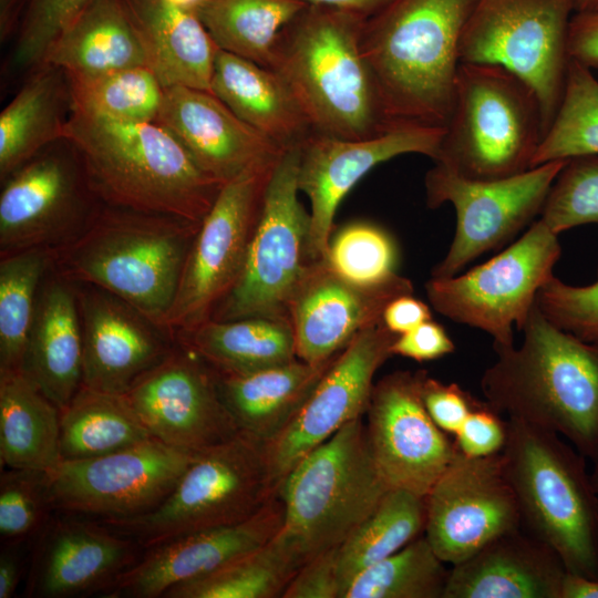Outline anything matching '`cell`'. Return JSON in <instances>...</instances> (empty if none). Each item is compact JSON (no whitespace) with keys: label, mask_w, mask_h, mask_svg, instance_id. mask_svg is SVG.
Returning <instances> with one entry per match:
<instances>
[{"label":"cell","mask_w":598,"mask_h":598,"mask_svg":"<svg viewBox=\"0 0 598 598\" xmlns=\"http://www.w3.org/2000/svg\"><path fill=\"white\" fill-rule=\"evenodd\" d=\"M476 0H391L364 21L361 49L389 126L445 127L460 41Z\"/></svg>","instance_id":"obj_1"},{"label":"cell","mask_w":598,"mask_h":598,"mask_svg":"<svg viewBox=\"0 0 598 598\" xmlns=\"http://www.w3.org/2000/svg\"><path fill=\"white\" fill-rule=\"evenodd\" d=\"M520 347L494 349L481 378L485 402L506 414L565 436L586 458H598V341L553 324L535 305Z\"/></svg>","instance_id":"obj_2"},{"label":"cell","mask_w":598,"mask_h":598,"mask_svg":"<svg viewBox=\"0 0 598 598\" xmlns=\"http://www.w3.org/2000/svg\"><path fill=\"white\" fill-rule=\"evenodd\" d=\"M64 138L104 205L202 223L221 183L157 122H114L71 111Z\"/></svg>","instance_id":"obj_3"},{"label":"cell","mask_w":598,"mask_h":598,"mask_svg":"<svg viewBox=\"0 0 598 598\" xmlns=\"http://www.w3.org/2000/svg\"><path fill=\"white\" fill-rule=\"evenodd\" d=\"M365 20L307 4L276 40L269 69L288 84L316 133L353 140L392 130L361 49Z\"/></svg>","instance_id":"obj_4"},{"label":"cell","mask_w":598,"mask_h":598,"mask_svg":"<svg viewBox=\"0 0 598 598\" xmlns=\"http://www.w3.org/2000/svg\"><path fill=\"white\" fill-rule=\"evenodd\" d=\"M199 226L101 204L84 230L54 250L53 265L68 281L101 288L166 328Z\"/></svg>","instance_id":"obj_5"},{"label":"cell","mask_w":598,"mask_h":598,"mask_svg":"<svg viewBox=\"0 0 598 598\" xmlns=\"http://www.w3.org/2000/svg\"><path fill=\"white\" fill-rule=\"evenodd\" d=\"M501 455L522 527L568 573L598 579V494L586 457L557 433L515 417H507Z\"/></svg>","instance_id":"obj_6"},{"label":"cell","mask_w":598,"mask_h":598,"mask_svg":"<svg viewBox=\"0 0 598 598\" xmlns=\"http://www.w3.org/2000/svg\"><path fill=\"white\" fill-rule=\"evenodd\" d=\"M545 133L540 102L524 79L499 64L461 62L434 163L468 179L511 177L533 167Z\"/></svg>","instance_id":"obj_7"},{"label":"cell","mask_w":598,"mask_h":598,"mask_svg":"<svg viewBox=\"0 0 598 598\" xmlns=\"http://www.w3.org/2000/svg\"><path fill=\"white\" fill-rule=\"evenodd\" d=\"M390 489L362 417L307 454L285 477L279 496L285 520L277 536L302 566L340 546Z\"/></svg>","instance_id":"obj_8"},{"label":"cell","mask_w":598,"mask_h":598,"mask_svg":"<svg viewBox=\"0 0 598 598\" xmlns=\"http://www.w3.org/2000/svg\"><path fill=\"white\" fill-rule=\"evenodd\" d=\"M276 495L267 443L238 432L199 452L153 511L128 519L99 522L145 549L189 533L244 522Z\"/></svg>","instance_id":"obj_9"},{"label":"cell","mask_w":598,"mask_h":598,"mask_svg":"<svg viewBox=\"0 0 598 598\" xmlns=\"http://www.w3.org/2000/svg\"><path fill=\"white\" fill-rule=\"evenodd\" d=\"M576 10L577 0H476L460 61L499 64L524 79L538 96L547 132L564 94Z\"/></svg>","instance_id":"obj_10"},{"label":"cell","mask_w":598,"mask_h":598,"mask_svg":"<svg viewBox=\"0 0 598 598\" xmlns=\"http://www.w3.org/2000/svg\"><path fill=\"white\" fill-rule=\"evenodd\" d=\"M560 254L558 234L538 218L515 243L466 274L431 277L426 296L447 319L488 333L494 349L512 347L514 329L522 331Z\"/></svg>","instance_id":"obj_11"},{"label":"cell","mask_w":598,"mask_h":598,"mask_svg":"<svg viewBox=\"0 0 598 598\" xmlns=\"http://www.w3.org/2000/svg\"><path fill=\"white\" fill-rule=\"evenodd\" d=\"M300 146L286 150L266 188L240 278L210 319L289 320V305L309 257L310 213L298 198Z\"/></svg>","instance_id":"obj_12"},{"label":"cell","mask_w":598,"mask_h":598,"mask_svg":"<svg viewBox=\"0 0 598 598\" xmlns=\"http://www.w3.org/2000/svg\"><path fill=\"white\" fill-rule=\"evenodd\" d=\"M567 159L551 161L506 178L475 181L435 163L424 178L426 205L451 203L456 230L433 278H448L474 259L507 244L539 217L549 190Z\"/></svg>","instance_id":"obj_13"},{"label":"cell","mask_w":598,"mask_h":598,"mask_svg":"<svg viewBox=\"0 0 598 598\" xmlns=\"http://www.w3.org/2000/svg\"><path fill=\"white\" fill-rule=\"evenodd\" d=\"M277 163L246 172L221 187L188 250L166 317L165 326L174 336L209 320L240 278Z\"/></svg>","instance_id":"obj_14"},{"label":"cell","mask_w":598,"mask_h":598,"mask_svg":"<svg viewBox=\"0 0 598 598\" xmlns=\"http://www.w3.org/2000/svg\"><path fill=\"white\" fill-rule=\"evenodd\" d=\"M197 454L151 437L105 455L61 461L47 472L51 505L100 522L138 517L165 501Z\"/></svg>","instance_id":"obj_15"},{"label":"cell","mask_w":598,"mask_h":598,"mask_svg":"<svg viewBox=\"0 0 598 598\" xmlns=\"http://www.w3.org/2000/svg\"><path fill=\"white\" fill-rule=\"evenodd\" d=\"M1 183V256L59 249L84 230L101 206L76 150L65 138L45 147Z\"/></svg>","instance_id":"obj_16"},{"label":"cell","mask_w":598,"mask_h":598,"mask_svg":"<svg viewBox=\"0 0 598 598\" xmlns=\"http://www.w3.org/2000/svg\"><path fill=\"white\" fill-rule=\"evenodd\" d=\"M424 536L446 564H458L498 536L522 527L502 455L468 457L456 451L425 496Z\"/></svg>","instance_id":"obj_17"},{"label":"cell","mask_w":598,"mask_h":598,"mask_svg":"<svg viewBox=\"0 0 598 598\" xmlns=\"http://www.w3.org/2000/svg\"><path fill=\"white\" fill-rule=\"evenodd\" d=\"M124 395L153 437L182 451L199 453L240 432L215 370L178 341Z\"/></svg>","instance_id":"obj_18"},{"label":"cell","mask_w":598,"mask_h":598,"mask_svg":"<svg viewBox=\"0 0 598 598\" xmlns=\"http://www.w3.org/2000/svg\"><path fill=\"white\" fill-rule=\"evenodd\" d=\"M425 370L395 371L374 383L367 433L375 464L390 488L425 497L456 454L453 440L432 421L422 401Z\"/></svg>","instance_id":"obj_19"},{"label":"cell","mask_w":598,"mask_h":598,"mask_svg":"<svg viewBox=\"0 0 598 598\" xmlns=\"http://www.w3.org/2000/svg\"><path fill=\"white\" fill-rule=\"evenodd\" d=\"M398 336L383 322L358 333L339 352L290 424L267 443L278 492L285 477L307 454L367 412L374 374L393 355Z\"/></svg>","instance_id":"obj_20"},{"label":"cell","mask_w":598,"mask_h":598,"mask_svg":"<svg viewBox=\"0 0 598 598\" xmlns=\"http://www.w3.org/2000/svg\"><path fill=\"white\" fill-rule=\"evenodd\" d=\"M445 127L408 126L365 138L313 132L300 145L298 187L310 200L309 257H324L339 204L377 165L399 155L437 157Z\"/></svg>","instance_id":"obj_21"},{"label":"cell","mask_w":598,"mask_h":598,"mask_svg":"<svg viewBox=\"0 0 598 598\" xmlns=\"http://www.w3.org/2000/svg\"><path fill=\"white\" fill-rule=\"evenodd\" d=\"M410 279L396 274L374 286H361L336 274L323 259L306 266L289 305L298 359L327 361L361 331L382 322L390 301L413 293Z\"/></svg>","instance_id":"obj_22"},{"label":"cell","mask_w":598,"mask_h":598,"mask_svg":"<svg viewBox=\"0 0 598 598\" xmlns=\"http://www.w3.org/2000/svg\"><path fill=\"white\" fill-rule=\"evenodd\" d=\"M283 520L285 505L278 494L244 522L189 533L145 548L104 596L164 597L169 589L261 548L280 532Z\"/></svg>","instance_id":"obj_23"},{"label":"cell","mask_w":598,"mask_h":598,"mask_svg":"<svg viewBox=\"0 0 598 598\" xmlns=\"http://www.w3.org/2000/svg\"><path fill=\"white\" fill-rule=\"evenodd\" d=\"M78 286L83 338L82 385L125 394L174 349L177 339L171 330L116 296L94 286Z\"/></svg>","instance_id":"obj_24"},{"label":"cell","mask_w":598,"mask_h":598,"mask_svg":"<svg viewBox=\"0 0 598 598\" xmlns=\"http://www.w3.org/2000/svg\"><path fill=\"white\" fill-rule=\"evenodd\" d=\"M75 517L50 520L41 532L28 596L66 598L105 594L144 548L105 524Z\"/></svg>","instance_id":"obj_25"},{"label":"cell","mask_w":598,"mask_h":598,"mask_svg":"<svg viewBox=\"0 0 598 598\" xmlns=\"http://www.w3.org/2000/svg\"><path fill=\"white\" fill-rule=\"evenodd\" d=\"M155 122L168 130L198 166L223 185L246 172L277 163L286 151L205 90L165 87Z\"/></svg>","instance_id":"obj_26"},{"label":"cell","mask_w":598,"mask_h":598,"mask_svg":"<svg viewBox=\"0 0 598 598\" xmlns=\"http://www.w3.org/2000/svg\"><path fill=\"white\" fill-rule=\"evenodd\" d=\"M566 574L557 553L520 527L452 565L443 598H560Z\"/></svg>","instance_id":"obj_27"},{"label":"cell","mask_w":598,"mask_h":598,"mask_svg":"<svg viewBox=\"0 0 598 598\" xmlns=\"http://www.w3.org/2000/svg\"><path fill=\"white\" fill-rule=\"evenodd\" d=\"M22 371L60 410L82 385L83 338L76 289L58 274L41 287Z\"/></svg>","instance_id":"obj_28"},{"label":"cell","mask_w":598,"mask_h":598,"mask_svg":"<svg viewBox=\"0 0 598 598\" xmlns=\"http://www.w3.org/2000/svg\"><path fill=\"white\" fill-rule=\"evenodd\" d=\"M147 66L165 86L210 92L219 51L189 6L175 0H124Z\"/></svg>","instance_id":"obj_29"},{"label":"cell","mask_w":598,"mask_h":598,"mask_svg":"<svg viewBox=\"0 0 598 598\" xmlns=\"http://www.w3.org/2000/svg\"><path fill=\"white\" fill-rule=\"evenodd\" d=\"M210 92L241 121L283 150L300 146L313 133L283 79L248 59L219 50Z\"/></svg>","instance_id":"obj_30"},{"label":"cell","mask_w":598,"mask_h":598,"mask_svg":"<svg viewBox=\"0 0 598 598\" xmlns=\"http://www.w3.org/2000/svg\"><path fill=\"white\" fill-rule=\"evenodd\" d=\"M338 354L320 363L296 359L245 374L216 373L220 398L237 429L265 443L272 442L297 415Z\"/></svg>","instance_id":"obj_31"},{"label":"cell","mask_w":598,"mask_h":598,"mask_svg":"<svg viewBox=\"0 0 598 598\" xmlns=\"http://www.w3.org/2000/svg\"><path fill=\"white\" fill-rule=\"evenodd\" d=\"M42 64L89 76L147 66V60L124 0H92L56 37Z\"/></svg>","instance_id":"obj_32"},{"label":"cell","mask_w":598,"mask_h":598,"mask_svg":"<svg viewBox=\"0 0 598 598\" xmlns=\"http://www.w3.org/2000/svg\"><path fill=\"white\" fill-rule=\"evenodd\" d=\"M72 111L66 74L41 64L0 114V178L64 138Z\"/></svg>","instance_id":"obj_33"},{"label":"cell","mask_w":598,"mask_h":598,"mask_svg":"<svg viewBox=\"0 0 598 598\" xmlns=\"http://www.w3.org/2000/svg\"><path fill=\"white\" fill-rule=\"evenodd\" d=\"M176 339L218 374H245L298 359L293 330L286 319H209L177 333Z\"/></svg>","instance_id":"obj_34"},{"label":"cell","mask_w":598,"mask_h":598,"mask_svg":"<svg viewBox=\"0 0 598 598\" xmlns=\"http://www.w3.org/2000/svg\"><path fill=\"white\" fill-rule=\"evenodd\" d=\"M0 460L43 472L62 461L60 409L22 370L0 373Z\"/></svg>","instance_id":"obj_35"},{"label":"cell","mask_w":598,"mask_h":598,"mask_svg":"<svg viewBox=\"0 0 598 598\" xmlns=\"http://www.w3.org/2000/svg\"><path fill=\"white\" fill-rule=\"evenodd\" d=\"M151 437L124 394L81 385L60 410L62 461L105 455Z\"/></svg>","instance_id":"obj_36"},{"label":"cell","mask_w":598,"mask_h":598,"mask_svg":"<svg viewBox=\"0 0 598 598\" xmlns=\"http://www.w3.org/2000/svg\"><path fill=\"white\" fill-rule=\"evenodd\" d=\"M303 0H194L189 7L219 50L269 68L280 31Z\"/></svg>","instance_id":"obj_37"},{"label":"cell","mask_w":598,"mask_h":598,"mask_svg":"<svg viewBox=\"0 0 598 598\" xmlns=\"http://www.w3.org/2000/svg\"><path fill=\"white\" fill-rule=\"evenodd\" d=\"M425 519V497L390 488L373 512L339 546L341 598L359 573L420 537Z\"/></svg>","instance_id":"obj_38"},{"label":"cell","mask_w":598,"mask_h":598,"mask_svg":"<svg viewBox=\"0 0 598 598\" xmlns=\"http://www.w3.org/2000/svg\"><path fill=\"white\" fill-rule=\"evenodd\" d=\"M54 250L34 248L1 256L0 373L21 371L41 283Z\"/></svg>","instance_id":"obj_39"},{"label":"cell","mask_w":598,"mask_h":598,"mask_svg":"<svg viewBox=\"0 0 598 598\" xmlns=\"http://www.w3.org/2000/svg\"><path fill=\"white\" fill-rule=\"evenodd\" d=\"M301 567L276 535L261 548L223 568L169 589L165 598H282Z\"/></svg>","instance_id":"obj_40"},{"label":"cell","mask_w":598,"mask_h":598,"mask_svg":"<svg viewBox=\"0 0 598 598\" xmlns=\"http://www.w3.org/2000/svg\"><path fill=\"white\" fill-rule=\"evenodd\" d=\"M68 76L72 111L114 122H153L165 86L148 66Z\"/></svg>","instance_id":"obj_41"},{"label":"cell","mask_w":598,"mask_h":598,"mask_svg":"<svg viewBox=\"0 0 598 598\" xmlns=\"http://www.w3.org/2000/svg\"><path fill=\"white\" fill-rule=\"evenodd\" d=\"M425 536L359 573L343 598H443L450 569Z\"/></svg>","instance_id":"obj_42"},{"label":"cell","mask_w":598,"mask_h":598,"mask_svg":"<svg viewBox=\"0 0 598 598\" xmlns=\"http://www.w3.org/2000/svg\"><path fill=\"white\" fill-rule=\"evenodd\" d=\"M598 155V80L570 60L559 107L533 159L540 164Z\"/></svg>","instance_id":"obj_43"},{"label":"cell","mask_w":598,"mask_h":598,"mask_svg":"<svg viewBox=\"0 0 598 598\" xmlns=\"http://www.w3.org/2000/svg\"><path fill=\"white\" fill-rule=\"evenodd\" d=\"M322 259L336 274L361 286L379 285L398 274L394 239L385 229L369 221H352L334 228Z\"/></svg>","instance_id":"obj_44"},{"label":"cell","mask_w":598,"mask_h":598,"mask_svg":"<svg viewBox=\"0 0 598 598\" xmlns=\"http://www.w3.org/2000/svg\"><path fill=\"white\" fill-rule=\"evenodd\" d=\"M53 507L47 472L2 468L0 476V536L2 544L23 543L40 535Z\"/></svg>","instance_id":"obj_45"},{"label":"cell","mask_w":598,"mask_h":598,"mask_svg":"<svg viewBox=\"0 0 598 598\" xmlns=\"http://www.w3.org/2000/svg\"><path fill=\"white\" fill-rule=\"evenodd\" d=\"M539 218L556 234L598 223V155L566 161Z\"/></svg>","instance_id":"obj_46"},{"label":"cell","mask_w":598,"mask_h":598,"mask_svg":"<svg viewBox=\"0 0 598 598\" xmlns=\"http://www.w3.org/2000/svg\"><path fill=\"white\" fill-rule=\"evenodd\" d=\"M92 0H30L17 35L12 66L31 72L44 56L61 31Z\"/></svg>","instance_id":"obj_47"},{"label":"cell","mask_w":598,"mask_h":598,"mask_svg":"<svg viewBox=\"0 0 598 598\" xmlns=\"http://www.w3.org/2000/svg\"><path fill=\"white\" fill-rule=\"evenodd\" d=\"M536 306L556 327L587 341H598V271L588 286H571L556 276L538 290Z\"/></svg>","instance_id":"obj_48"},{"label":"cell","mask_w":598,"mask_h":598,"mask_svg":"<svg viewBox=\"0 0 598 598\" xmlns=\"http://www.w3.org/2000/svg\"><path fill=\"white\" fill-rule=\"evenodd\" d=\"M507 441V419L486 402L474 409L453 436L455 448L468 457H485L502 453Z\"/></svg>","instance_id":"obj_49"},{"label":"cell","mask_w":598,"mask_h":598,"mask_svg":"<svg viewBox=\"0 0 598 598\" xmlns=\"http://www.w3.org/2000/svg\"><path fill=\"white\" fill-rule=\"evenodd\" d=\"M422 401L432 421L454 436L468 414L482 402L456 383L445 384L426 373L421 388Z\"/></svg>","instance_id":"obj_50"},{"label":"cell","mask_w":598,"mask_h":598,"mask_svg":"<svg viewBox=\"0 0 598 598\" xmlns=\"http://www.w3.org/2000/svg\"><path fill=\"white\" fill-rule=\"evenodd\" d=\"M338 559L339 546L308 560L290 580L282 598H341Z\"/></svg>","instance_id":"obj_51"},{"label":"cell","mask_w":598,"mask_h":598,"mask_svg":"<svg viewBox=\"0 0 598 598\" xmlns=\"http://www.w3.org/2000/svg\"><path fill=\"white\" fill-rule=\"evenodd\" d=\"M454 349V342L444 328L431 319L399 334L392 346V353L424 362L450 354Z\"/></svg>","instance_id":"obj_52"},{"label":"cell","mask_w":598,"mask_h":598,"mask_svg":"<svg viewBox=\"0 0 598 598\" xmlns=\"http://www.w3.org/2000/svg\"><path fill=\"white\" fill-rule=\"evenodd\" d=\"M567 52L570 60L598 69V10L575 12L569 21Z\"/></svg>","instance_id":"obj_53"},{"label":"cell","mask_w":598,"mask_h":598,"mask_svg":"<svg viewBox=\"0 0 598 598\" xmlns=\"http://www.w3.org/2000/svg\"><path fill=\"white\" fill-rule=\"evenodd\" d=\"M431 319L430 307L413 293L390 301L382 315L383 324L395 334L405 333Z\"/></svg>","instance_id":"obj_54"},{"label":"cell","mask_w":598,"mask_h":598,"mask_svg":"<svg viewBox=\"0 0 598 598\" xmlns=\"http://www.w3.org/2000/svg\"><path fill=\"white\" fill-rule=\"evenodd\" d=\"M23 543L3 544L0 553V598L12 597L22 571L20 546Z\"/></svg>","instance_id":"obj_55"},{"label":"cell","mask_w":598,"mask_h":598,"mask_svg":"<svg viewBox=\"0 0 598 598\" xmlns=\"http://www.w3.org/2000/svg\"><path fill=\"white\" fill-rule=\"evenodd\" d=\"M30 0H0V41L18 35Z\"/></svg>","instance_id":"obj_56"},{"label":"cell","mask_w":598,"mask_h":598,"mask_svg":"<svg viewBox=\"0 0 598 598\" xmlns=\"http://www.w3.org/2000/svg\"><path fill=\"white\" fill-rule=\"evenodd\" d=\"M308 4L331 7L357 13L368 19L379 12L391 0H303Z\"/></svg>","instance_id":"obj_57"},{"label":"cell","mask_w":598,"mask_h":598,"mask_svg":"<svg viewBox=\"0 0 598 598\" xmlns=\"http://www.w3.org/2000/svg\"><path fill=\"white\" fill-rule=\"evenodd\" d=\"M560 598H598V579L567 571Z\"/></svg>","instance_id":"obj_58"},{"label":"cell","mask_w":598,"mask_h":598,"mask_svg":"<svg viewBox=\"0 0 598 598\" xmlns=\"http://www.w3.org/2000/svg\"><path fill=\"white\" fill-rule=\"evenodd\" d=\"M598 10V0H577L576 12L596 11Z\"/></svg>","instance_id":"obj_59"},{"label":"cell","mask_w":598,"mask_h":598,"mask_svg":"<svg viewBox=\"0 0 598 598\" xmlns=\"http://www.w3.org/2000/svg\"><path fill=\"white\" fill-rule=\"evenodd\" d=\"M594 463V468H592V472L590 473L591 474V480H592V484H594V487L598 494V458L592 462Z\"/></svg>","instance_id":"obj_60"},{"label":"cell","mask_w":598,"mask_h":598,"mask_svg":"<svg viewBox=\"0 0 598 598\" xmlns=\"http://www.w3.org/2000/svg\"><path fill=\"white\" fill-rule=\"evenodd\" d=\"M179 3H183V4H186V6H189L194 0H175Z\"/></svg>","instance_id":"obj_61"}]
</instances>
